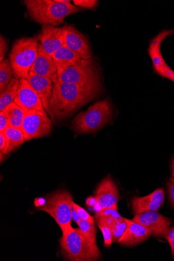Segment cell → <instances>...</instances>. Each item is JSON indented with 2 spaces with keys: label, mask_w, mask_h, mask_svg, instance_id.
Here are the masks:
<instances>
[{
  "label": "cell",
  "mask_w": 174,
  "mask_h": 261,
  "mask_svg": "<svg viewBox=\"0 0 174 261\" xmlns=\"http://www.w3.org/2000/svg\"><path fill=\"white\" fill-rule=\"evenodd\" d=\"M54 82L48 113L54 120L66 119L86 104L96 99L102 93V85H80Z\"/></svg>",
  "instance_id": "1"
},
{
  "label": "cell",
  "mask_w": 174,
  "mask_h": 261,
  "mask_svg": "<svg viewBox=\"0 0 174 261\" xmlns=\"http://www.w3.org/2000/svg\"><path fill=\"white\" fill-rule=\"evenodd\" d=\"M22 2L29 17L42 27L60 26L66 16L82 11V8L70 3H60L58 0H24Z\"/></svg>",
  "instance_id": "2"
},
{
  "label": "cell",
  "mask_w": 174,
  "mask_h": 261,
  "mask_svg": "<svg viewBox=\"0 0 174 261\" xmlns=\"http://www.w3.org/2000/svg\"><path fill=\"white\" fill-rule=\"evenodd\" d=\"M60 243L61 253L67 260L94 261L101 256L97 245L91 243L80 228L72 227L63 233Z\"/></svg>",
  "instance_id": "3"
},
{
  "label": "cell",
  "mask_w": 174,
  "mask_h": 261,
  "mask_svg": "<svg viewBox=\"0 0 174 261\" xmlns=\"http://www.w3.org/2000/svg\"><path fill=\"white\" fill-rule=\"evenodd\" d=\"M112 114L111 101L107 98L97 101L86 111L81 112L73 118L71 126L79 134L93 133L107 124Z\"/></svg>",
  "instance_id": "4"
},
{
  "label": "cell",
  "mask_w": 174,
  "mask_h": 261,
  "mask_svg": "<svg viewBox=\"0 0 174 261\" xmlns=\"http://www.w3.org/2000/svg\"><path fill=\"white\" fill-rule=\"evenodd\" d=\"M38 43L36 37L21 38L14 42L9 55L14 78H27L37 57Z\"/></svg>",
  "instance_id": "5"
},
{
  "label": "cell",
  "mask_w": 174,
  "mask_h": 261,
  "mask_svg": "<svg viewBox=\"0 0 174 261\" xmlns=\"http://www.w3.org/2000/svg\"><path fill=\"white\" fill-rule=\"evenodd\" d=\"M100 68L94 58L82 59L78 64L67 68L53 81L80 85H101Z\"/></svg>",
  "instance_id": "6"
},
{
  "label": "cell",
  "mask_w": 174,
  "mask_h": 261,
  "mask_svg": "<svg viewBox=\"0 0 174 261\" xmlns=\"http://www.w3.org/2000/svg\"><path fill=\"white\" fill-rule=\"evenodd\" d=\"M73 198L65 191H59L49 195L45 203L37 210L48 213L56 221L63 233L72 228L71 207Z\"/></svg>",
  "instance_id": "7"
},
{
  "label": "cell",
  "mask_w": 174,
  "mask_h": 261,
  "mask_svg": "<svg viewBox=\"0 0 174 261\" xmlns=\"http://www.w3.org/2000/svg\"><path fill=\"white\" fill-rule=\"evenodd\" d=\"M52 128V120L47 114L35 111L27 113L21 127L24 142L46 136Z\"/></svg>",
  "instance_id": "8"
},
{
  "label": "cell",
  "mask_w": 174,
  "mask_h": 261,
  "mask_svg": "<svg viewBox=\"0 0 174 261\" xmlns=\"http://www.w3.org/2000/svg\"><path fill=\"white\" fill-rule=\"evenodd\" d=\"M62 36L65 44L68 49L77 54L81 59L92 57V53L88 40L76 28L65 25L62 28Z\"/></svg>",
  "instance_id": "9"
},
{
  "label": "cell",
  "mask_w": 174,
  "mask_h": 261,
  "mask_svg": "<svg viewBox=\"0 0 174 261\" xmlns=\"http://www.w3.org/2000/svg\"><path fill=\"white\" fill-rule=\"evenodd\" d=\"M14 102L27 113L32 111L46 112L38 94L27 79L19 80Z\"/></svg>",
  "instance_id": "10"
},
{
  "label": "cell",
  "mask_w": 174,
  "mask_h": 261,
  "mask_svg": "<svg viewBox=\"0 0 174 261\" xmlns=\"http://www.w3.org/2000/svg\"><path fill=\"white\" fill-rule=\"evenodd\" d=\"M132 220L147 228L152 236L163 238H165L171 225L169 218L153 211L136 215Z\"/></svg>",
  "instance_id": "11"
},
{
  "label": "cell",
  "mask_w": 174,
  "mask_h": 261,
  "mask_svg": "<svg viewBox=\"0 0 174 261\" xmlns=\"http://www.w3.org/2000/svg\"><path fill=\"white\" fill-rule=\"evenodd\" d=\"M94 197L99 210L117 205L119 198L118 190L110 176L106 177L98 185L95 192Z\"/></svg>",
  "instance_id": "12"
},
{
  "label": "cell",
  "mask_w": 174,
  "mask_h": 261,
  "mask_svg": "<svg viewBox=\"0 0 174 261\" xmlns=\"http://www.w3.org/2000/svg\"><path fill=\"white\" fill-rule=\"evenodd\" d=\"M36 37L40 41L45 52L49 56H53L64 44L62 28L43 27Z\"/></svg>",
  "instance_id": "13"
},
{
  "label": "cell",
  "mask_w": 174,
  "mask_h": 261,
  "mask_svg": "<svg viewBox=\"0 0 174 261\" xmlns=\"http://www.w3.org/2000/svg\"><path fill=\"white\" fill-rule=\"evenodd\" d=\"M127 228L117 242L119 245L126 247L136 246L152 236L150 231L142 225L133 220L126 219Z\"/></svg>",
  "instance_id": "14"
},
{
  "label": "cell",
  "mask_w": 174,
  "mask_h": 261,
  "mask_svg": "<svg viewBox=\"0 0 174 261\" xmlns=\"http://www.w3.org/2000/svg\"><path fill=\"white\" fill-rule=\"evenodd\" d=\"M27 79L38 94L43 108L48 114L49 104L52 97L54 88L53 80L38 75L31 70H30Z\"/></svg>",
  "instance_id": "15"
},
{
  "label": "cell",
  "mask_w": 174,
  "mask_h": 261,
  "mask_svg": "<svg viewBox=\"0 0 174 261\" xmlns=\"http://www.w3.org/2000/svg\"><path fill=\"white\" fill-rule=\"evenodd\" d=\"M164 200L165 193L161 188L146 196L135 197L132 201L134 213L139 215L148 211L157 212L163 205Z\"/></svg>",
  "instance_id": "16"
},
{
  "label": "cell",
  "mask_w": 174,
  "mask_h": 261,
  "mask_svg": "<svg viewBox=\"0 0 174 261\" xmlns=\"http://www.w3.org/2000/svg\"><path fill=\"white\" fill-rule=\"evenodd\" d=\"M30 70L38 75L53 80L57 74L58 68L53 56L45 52L40 43H38L37 58Z\"/></svg>",
  "instance_id": "17"
},
{
  "label": "cell",
  "mask_w": 174,
  "mask_h": 261,
  "mask_svg": "<svg viewBox=\"0 0 174 261\" xmlns=\"http://www.w3.org/2000/svg\"><path fill=\"white\" fill-rule=\"evenodd\" d=\"M174 35V29L161 32L151 43L148 49V54L150 56L153 63L155 72L162 77L166 79L164 67L163 64L162 55L160 47L163 40L167 36Z\"/></svg>",
  "instance_id": "18"
},
{
  "label": "cell",
  "mask_w": 174,
  "mask_h": 261,
  "mask_svg": "<svg viewBox=\"0 0 174 261\" xmlns=\"http://www.w3.org/2000/svg\"><path fill=\"white\" fill-rule=\"evenodd\" d=\"M53 57L58 68V76H60L67 68L79 64L82 60L65 44L53 55Z\"/></svg>",
  "instance_id": "19"
},
{
  "label": "cell",
  "mask_w": 174,
  "mask_h": 261,
  "mask_svg": "<svg viewBox=\"0 0 174 261\" xmlns=\"http://www.w3.org/2000/svg\"><path fill=\"white\" fill-rule=\"evenodd\" d=\"M7 145L4 154H10L24 142L23 134L21 129L9 126L5 132Z\"/></svg>",
  "instance_id": "20"
},
{
  "label": "cell",
  "mask_w": 174,
  "mask_h": 261,
  "mask_svg": "<svg viewBox=\"0 0 174 261\" xmlns=\"http://www.w3.org/2000/svg\"><path fill=\"white\" fill-rule=\"evenodd\" d=\"M19 80L13 78L8 86L0 92V112L4 111L10 105L14 102Z\"/></svg>",
  "instance_id": "21"
},
{
  "label": "cell",
  "mask_w": 174,
  "mask_h": 261,
  "mask_svg": "<svg viewBox=\"0 0 174 261\" xmlns=\"http://www.w3.org/2000/svg\"><path fill=\"white\" fill-rule=\"evenodd\" d=\"M4 112L8 118L10 126L21 129L27 112L15 102L8 106Z\"/></svg>",
  "instance_id": "22"
},
{
  "label": "cell",
  "mask_w": 174,
  "mask_h": 261,
  "mask_svg": "<svg viewBox=\"0 0 174 261\" xmlns=\"http://www.w3.org/2000/svg\"><path fill=\"white\" fill-rule=\"evenodd\" d=\"M14 77V72L10 59L0 63V92H2Z\"/></svg>",
  "instance_id": "23"
},
{
  "label": "cell",
  "mask_w": 174,
  "mask_h": 261,
  "mask_svg": "<svg viewBox=\"0 0 174 261\" xmlns=\"http://www.w3.org/2000/svg\"><path fill=\"white\" fill-rule=\"evenodd\" d=\"M122 218L119 214L117 205L99 210L95 216V222H103L109 226L116 219Z\"/></svg>",
  "instance_id": "24"
},
{
  "label": "cell",
  "mask_w": 174,
  "mask_h": 261,
  "mask_svg": "<svg viewBox=\"0 0 174 261\" xmlns=\"http://www.w3.org/2000/svg\"><path fill=\"white\" fill-rule=\"evenodd\" d=\"M112 232L113 243L117 242L127 228L126 218L116 219L109 226Z\"/></svg>",
  "instance_id": "25"
},
{
  "label": "cell",
  "mask_w": 174,
  "mask_h": 261,
  "mask_svg": "<svg viewBox=\"0 0 174 261\" xmlns=\"http://www.w3.org/2000/svg\"><path fill=\"white\" fill-rule=\"evenodd\" d=\"M78 225L86 237V238L93 244L96 245V236L97 230L95 223L81 220Z\"/></svg>",
  "instance_id": "26"
},
{
  "label": "cell",
  "mask_w": 174,
  "mask_h": 261,
  "mask_svg": "<svg viewBox=\"0 0 174 261\" xmlns=\"http://www.w3.org/2000/svg\"><path fill=\"white\" fill-rule=\"evenodd\" d=\"M95 223L103 232L105 240V246L107 248L110 247L112 244L113 241L112 232L109 226L101 222H96Z\"/></svg>",
  "instance_id": "27"
},
{
  "label": "cell",
  "mask_w": 174,
  "mask_h": 261,
  "mask_svg": "<svg viewBox=\"0 0 174 261\" xmlns=\"http://www.w3.org/2000/svg\"><path fill=\"white\" fill-rule=\"evenodd\" d=\"M98 2L96 0H73V1L74 6L89 10L94 9Z\"/></svg>",
  "instance_id": "28"
},
{
  "label": "cell",
  "mask_w": 174,
  "mask_h": 261,
  "mask_svg": "<svg viewBox=\"0 0 174 261\" xmlns=\"http://www.w3.org/2000/svg\"><path fill=\"white\" fill-rule=\"evenodd\" d=\"M72 206L76 210L81 220L87 221L92 223H95L94 218L89 213L79 205L72 202Z\"/></svg>",
  "instance_id": "29"
},
{
  "label": "cell",
  "mask_w": 174,
  "mask_h": 261,
  "mask_svg": "<svg viewBox=\"0 0 174 261\" xmlns=\"http://www.w3.org/2000/svg\"><path fill=\"white\" fill-rule=\"evenodd\" d=\"M8 44L7 40L2 35L0 36V63L4 60L8 50Z\"/></svg>",
  "instance_id": "30"
},
{
  "label": "cell",
  "mask_w": 174,
  "mask_h": 261,
  "mask_svg": "<svg viewBox=\"0 0 174 261\" xmlns=\"http://www.w3.org/2000/svg\"><path fill=\"white\" fill-rule=\"evenodd\" d=\"M9 126V121L5 112H0V133H5Z\"/></svg>",
  "instance_id": "31"
},
{
  "label": "cell",
  "mask_w": 174,
  "mask_h": 261,
  "mask_svg": "<svg viewBox=\"0 0 174 261\" xmlns=\"http://www.w3.org/2000/svg\"><path fill=\"white\" fill-rule=\"evenodd\" d=\"M167 192L169 200L174 207V178L171 177L167 183Z\"/></svg>",
  "instance_id": "32"
},
{
  "label": "cell",
  "mask_w": 174,
  "mask_h": 261,
  "mask_svg": "<svg viewBox=\"0 0 174 261\" xmlns=\"http://www.w3.org/2000/svg\"><path fill=\"white\" fill-rule=\"evenodd\" d=\"M165 238L169 243L171 252L174 256V226L169 228Z\"/></svg>",
  "instance_id": "33"
},
{
  "label": "cell",
  "mask_w": 174,
  "mask_h": 261,
  "mask_svg": "<svg viewBox=\"0 0 174 261\" xmlns=\"http://www.w3.org/2000/svg\"><path fill=\"white\" fill-rule=\"evenodd\" d=\"M7 145V141L5 133H0V152L4 153Z\"/></svg>",
  "instance_id": "34"
},
{
  "label": "cell",
  "mask_w": 174,
  "mask_h": 261,
  "mask_svg": "<svg viewBox=\"0 0 174 261\" xmlns=\"http://www.w3.org/2000/svg\"><path fill=\"white\" fill-rule=\"evenodd\" d=\"M71 218L78 224H79L81 221V219L79 217L78 213L76 210L74 209L73 206H72L71 207Z\"/></svg>",
  "instance_id": "35"
},
{
  "label": "cell",
  "mask_w": 174,
  "mask_h": 261,
  "mask_svg": "<svg viewBox=\"0 0 174 261\" xmlns=\"http://www.w3.org/2000/svg\"><path fill=\"white\" fill-rule=\"evenodd\" d=\"M86 204L90 207L97 206V201L94 196L88 197L86 200Z\"/></svg>",
  "instance_id": "36"
},
{
  "label": "cell",
  "mask_w": 174,
  "mask_h": 261,
  "mask_svg": "<svg viewBox=\"0 0 174 261\" xmlns=\"http://www.w3.org/2000/svg\"><path fill=\"white\" fill-rule=\"evenodd\" d=\"M171 171L172 176L174 178V158H173L171 162Z\"/></svg>",
  "instance_id": "37"
},
{
  "label": "cell",
  "mask_w": 174,
  "mask_h": 261,
  "mask_svg": "<svg viewBox=\"0 0 174 261\" xmlns=\"http://www.w3.org/2000/svg\"><path fill=\"white\" fill-rule=\"evenodd\" d=\"M6 157V154H4L3 152H0V160H1V164L3 163V161L5 160Z\"/></svg>",
  "instance_id": "38"
}]
</instances>
